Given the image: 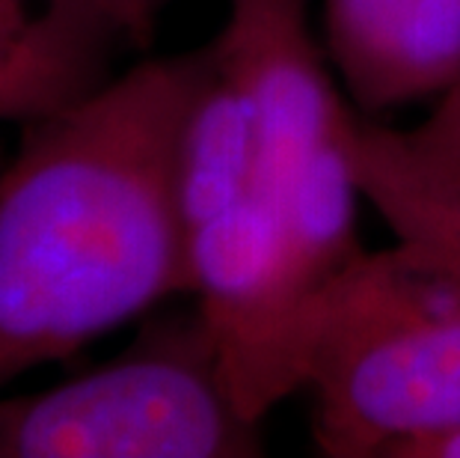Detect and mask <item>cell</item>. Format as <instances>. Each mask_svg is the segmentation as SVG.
<instances>
[{
    "label": "cell",
    "instance_id": "cell-8",
    "mask_svg": "<svg viewBox=\"0 0 460 458\" xmlns=\"http://www.w3.org/2000/svg\"><path fill=\"white\" fill-rule=\"evenodd\" d=\"M350 167L398 245L460 277V188L428 176L410 161L395 129L350 107L345 122Z\"/></svg>",
    "mask_w": 460,
    "mask_h": 458
},
{
    "label": "cell",
    "instance_id": "cell-7",
    "mask_svg": "<svg viewBox=\"0 0 460 458\" xmlns=\"http://www.w3.org/2000/svg\"><path fill=\"white\" fill-rule=\"evenodd\" d=\"M259 173L261 125L256 102L211 39L205 45L202 81L184 116L175 170L188 232L250 200L259 191Z\"/></svg>",
    "mask_w": 460,
    "mask_h": 458
},
{
    "label": "cell",
    "instance_id": "cell-9",
    "mask_svg": "<svg viewBox=\"0 0 460 458\" xmlns=\"http://www.w3.org/2000/svg\"><path fill=\"white\" fill-rule=\"evenodd\" d=\"M398 140L419 170L460 188V84L439 95L422 122L398 131Z\"/></svg>",
    "mask_w": 460,
    "mask_h": 458
},
{
    "label": "cell",
    "instance_id": "cell-2",
    "mask_svg": "<svg viewBox=\"0 0 460 458\" xmlns=\"http://www.w3.org/2000/svg\"><path fill=\"white\" fill-rule=\"evenodd\" d=\"M306 390L330 458H407L460 428V277L404 245L362 253L321 295Z\"/></svg>",
    "mask_w": 460,
    "mask_h": 458
},
{
    "label": "cell",
    "instance_id": "cell-1",
    "mask_svg": "<svg viewBox=\"0 0 460 458\" xmlns=\"http://www.w3.org/2000/svg\"><path fill=\"white\" fill-rule=\"evenodd\" d=\"M205 48L24 125L0 176V387L190 292L179 140Z\"/></svg>",
    "mask_w": 460,
    "mask_h": 458
},
{
    "label": "cell",
    "instance_id": "cell-6",
    "mask_svg": "<svg viewBox=\"0 0 460 458\" xmlns=\"http://www.w3.org/2000/svg\"><path fill=\"white\" fill-rule=\"evenodd\" d=\"M113 39L95 0H0V122L31 125L95 93Z\"/></svg>",
    "mask_w": 460,
    "mask_h": 458
},
{
    "label": "cell",
    "instance_id": "cell-11",
    "mask_svg": "<svg viewBox=\"0 0 460 458\" xmlns=\"http://www.w3.org/2000/svg\"><path fill=\"white\" fill-rule=\"evenodd\" d=\"M407 458H460V428L413 446Z\"/></svg>",
    "mask_w": 460,
    "mask_h": 458
},
{
    "label": "cell",
    "instance_id": "cell-3",
    "mask_svg": "<svg viewBox=\"0 0 460 458\" xmlns=\"http://www.w3.org/2000/svg\"><path fill=\"white\" fill-rule=\"evenodd\" d=\"M259 426L193 313L72 382L0 399V458H252L264 453Z\"/></svg>",
    "mask_w": 460,
    "mask_h": 458
},
{
    "label": "cell",
    "instance_id": "cell-10",
    "mask_svg": "<svg viewBox=\"0 0 460 458\" xmlns=\"http://www.w3.org/2000/svg\"><path fill=\"white\" fill-rule=\"evenodd\" d=\"M95 4L104 9L122 39L140 48L152 42L164 0H95Z\"/></svg>",
    "mask_w": 460,
    "mask_h": 458
},
{
    "label": "cell",
    "instance_id": "cell-5",
    "mask_svg": "<svg viewBox=\"0 0 460 458\" xmlns=\"http://www.w3.org/2000/svg\"><path fill=\"white\" fill-rule=\"evenodd\" d=\"M327 45L362 113L460 84V0H324Z\"/></svg>",
    "mask_w": 460,
    "mask_h": 458
},
{
    "label": "cell",
    "instance_id": "cell-4",
    "mask_svg": "<svg viewBox=\"0 0 460 458\" xmlns=\"http://www.w3.org/2000/svg\"><path fill=\"white\" fill-rule=\"evenodd\" d=\"M190 292L234 402L261 423L306 390L324 289L303 268L279 218L252 193L188 232Z\"/></svg>",
    "mask_w": 460,
    "mask_h": 458
}]
</instances>
